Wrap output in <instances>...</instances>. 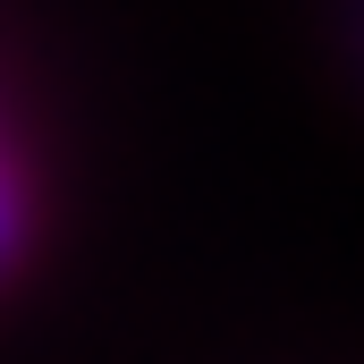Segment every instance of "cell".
<instances>
[{"mask_svg": "<svg viewBox=\"0 0 364 364\" xmlns=\"http://www.w3.org/2000/svg\"><path fill=\"white\" fill-rule=\"evenodd\" d=\"M17 255H26V178H17L9 136H0V279L17 272Z\"/></svg>", "mask_w": 364, "mask_h": 364, "instance_id": "obj_1", "label": "cell"}]
</instances>
